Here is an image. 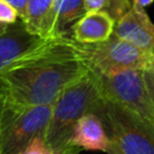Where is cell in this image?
I'll list each match as a JSON object with an SVG mask.
<instances>
[{
  "label": "cell",
  "mask_w": 154,
  "mask_h": 154,
  "mask_svg": "<svg viewBox=\"0 0 154 154\" xmlns=\"http://www.w3.org/2000/svg\"><path fill=\"white\" fill-rule=\"evenodd\" d=\"M89 71L85 51L73 38H45L16 58L0 77L6 99L23 106L53 105L60 93Z\"/></svg>",
  "instance_id": "6da1fadb"
},
{
  "label": "cell",
  "mask_w": 154,
  "mask_h": 154,
  "mask_svg": "<svg viewBox=\"0 0 154 154\" xmlns=\"http://www.w3.org/2000/svg\"><path fill=\"white\" fill-rule=\"evenodd\" d=\"M102 93L95 73L89 71L67 85L52 105V114L46 130L45 142L55 154H77L72 135L77 122L101 99Z\"/></svg>",
  "instance_id": "7a4b0ae2"
},
{
  "label": "cell",
  "mask_w": 154,
  "mask_h": 154,
  "mask_svg": "<svg viewBox=\"0 0 154 154\" xmlns=\"http://www.w3.org/2000/svg\"><path fill=\"white\" fill-rule=\"evenodd\" d=\"M93 113L99 116L111 142L123 154H154V123L103 95Z\"/></svg>",
  "instance_id": "3957f363"
},
{
  "label": "cell",
  "mask_w": 154,
  "mask_h": 154,
  "mask_svg": "<svg viewBox=\"0 0 154 154\" xmlns=\"http://www.w3.org/2000/svg\"><path fill=\"white\" fill-rule=\"evenodd\" d=\"M52 105L23 106L8 101L0 107V154H19L35 138H45Z\"/></svg>",
  "instance_id": "277c9868"
},
{
  "label": "cell",
  "mask_w": 154,
  "mask_h": 154,
  "mask_svg": "<svg viewBox=\"0 0 154 154\" xmlns=\"http://www.w3.org/2000/svg\"><path fill=\"white\" fill-rule=\"evenodd\" d=\"M94 73L103 96L154 123V107L148 94L143 70L122 69Z\"/></svg>",
  "instance_id": "5b68a950"
},
{
  "label": "cell",
  "mask_w": 154,
  "mask_h": 154,
  "mask_svg": "<svg viewBox=\"0 0 154 154\" xmlns=\"http://www.w3.org/2000/svg\"><path fill=\"white\" fill-rule=\"evenodd\" d=\"M83 46L89 69L94 72L122 69L144 70L154 64L149 52L142 51L114 35L103 42Z\"/></svg>",
  "instance_id": "8992f818"
},
{
  "label": "cell",
  "mask_w": 154,
  "mask_h": 154,
  "mask_svg": "<svg viewBox=\"0 0 154 154\" xmlns=\"http://www.w3.org/2000/svg\"><path fill=\"white\" fill-rule=\"evenodd\" d=\"M113 35L149 53L154 48V23L141 7L132 6L117 20Z\"/></svg>",
  "instance_id": "52a82bcc"
},
{
  "label": "cell",
  "mask_w": 154,
  "mask_h": 154,
  "mask_svg": "<svg viewBox=\"0 0 154 154\" xmlns=\"http://www.w3.org/2000/svg\"><path fill=\"white\" fill-rule=\"evenodd\" d=\"M116 22L103 11L85 12L71 30L72 38L82 45H93L108 40L113 35Z\"/></svg>",
  "instance_id": "ba28073f"
},
{
  "label": "cell",
  "mask_w": 154,
  "mask_h": 154,
  "mask_svg": "<svg viewBox=\"0 0 154 154\" xmlns=\"http://www.w3.org/2000/svg\"><path fill=\"white\" fill-rule=\"evenodd\" d=\"M72 146L78 150L84 149L107 153L111 140L99 116L89 112L77 122L72 135Z\"/></svg>",
  "instance_id": "9c48e42d"
},
{
  "label": "cell",
  "mask_w": 154,
  "mask_h": 154,
  "mask_svg": "<svg viewBox=\"0 0 154 154\" xmlns=\"http://www.w3.org/2000/svg\"><path fill=\"white\" fill-rule=\"evenodd\" d=\"M42 40L45 38L30 34L20 19L7 25L5 32L0 35V71Z\"/></svg>",
  "instance_id": "30bf717a"
},
{
  "label": "cell",
  "mask_w": 154,
  "mask_h": 154,
  "mask_svg": "<svg viewBox=\"0 0 154 154\" xmlns=\"http://www.w3.org/2000/svg\"><path fill=\"white\" fill-rule=\"evenodd\" d=\"M84 0H55L53 7L49 38H72V25L85 13Z\"/></svg>",
  "instance_id": "8fae6325"
},
{
  "label": "cell",
  "mask_w": 154,
  "mask_h": 154,
  "mask_svg": "<svg viewBox=\"0 0 154 154\" xmlns=\"http://www.w3.org/2000/svg\"><path fill=\"white\" fill-rule=\"evenodd\" d=\"M55 0H29L25 16L20 19L26 30L41 38H49Z\"/></svg>",
  "instance_id": "7c38bea8"
},
{
  "label": "cell",
  "mask_w": 154,
  "mask_h": 154,
  "mask_svg": "<svg viewBox=\"0 0 154 154\" xmlns=\"http://www.w3.org/2000/svg\"><path fill=\"white\" fill-rule=\"evenodd\" d=\"M85 11H103L107 12L114 22L119 20L131 7L130 0H84Z\"/></svg>",
  "instance_id": "4fadbf2b"
},
{
  "label": "cell",
  "mask_w": 154,
  "mask_h": 154,
  "mask_svg": "<svg viewBox=\"0 0 154 154\" xmlns=\"http://www.w3.org/2000/svg\"><path fill=\"white\" fill-rule=\"evenodd\" d=\"M19 20V14L7 1L0 0V24L10 25Z\"/></svg>",
  "instance_id": "5bb4252c"
},
{
  "label": "cell",
  "mask_w": 154,
  "mask_h": 154,
  "mask_svg": "<svg viewBox=\"0 0 154 154\" xmlns=\"http://www.w3.org/2000/svg\"><path fill=\"white\" fill-rule=\"evenodd\" d=\"M19 154H55V153H53L49 149V147L46 144L42 137H37Z\"/></svg>",
  "instance_id": "9a60e30c"
},
{
  "label": "cell",
  "mask_w": 154,
  "mask_h": 154,
  "mask_svg": "<svg viewBox=\"0 0 154 154\" xmlns=\"http://www.w3.org/2000/svg\"><path fill=\"white\" fill-rule=\"evenodd\" d=\"M143 76L146 81V85L148 89V94L150 97V101L154 107V66H150L148 69L143 70Z\"/></svg>",
  "instance_id": "2e32d148"
},
{
  "label": "cell",
  "mask_w": 154,
  "mask_h": 154,
  "mask_svg": "<svg viewBox=\"0 0 154 154\" xmlns=\"http://www.w3.org/2000/svg\"><path fill=\"white\" fill-rule=\"evenodd\" d=\"M5 1H7L12 7H14V10L19 14V19H22L25 16L29 0H5Z\"/></svg>",
  "instance_id": "e0dca14e"
},
{
  "label": "cell",
  "mask_w": 154,
  "mask_h": 154,
  "mask_svg": "<svg viewBox=\"0 0 154 154\" xmlns=\"http://www.w3.org/2000/svg\"><path fill=\"white\" fill-rule=\"evenodd\" d=\"M132 6H136V7H141V8H146L147 6L152 5L154 2V0H130Z\"/></svg>",
  "instance_id": "ac0fdd59"
},
{
  "label": "cell",
  "mask_w": 154,
  "mask_h": 154,
  "mask_svg": "<svg viewBox=\"0 0 154 154\" xmlns=\"http://www.w3.org/2000/svg\"><path fill=\"white\" fill-rule=\"evenodd\" d=\"M6 100V88H5V83L0 77V106L4 103V101Z\"/></svg>",
  "instance_id": "d6986e66"
},
{
  "label": "cell",
  "mask_w": 154,
  "mask_h": 154,
  "mask_svg": "<svg viewBox=\"0 0 154 154\" xmlns=\"http://www.w3.org/2000/svg\"><path fill=\"white\" fill-rule=\"evenodd\" d=\"M107 154H123V153L120 152V149H119L114 143L111 142V146H109V148H108V150H107Z\"/></svg>",
  "instance_id": "ffe728a7"
},
{
  "label": "cell",
  "mask_w": 154,
  "mask_h": 154,
  "mask_svg": "<svg viewBox=\"0 0 154 154\" xmlns=\"http://www.w3.org/2000/svg\"><path fill=\"white\" fill-rule=\"evenodd\" d=\"M6 28H7V25H4V24H0V35L5 32V30H6Z\"/></svg>",
  "instance_id": "44dd1931"
},
{
  "label": "cell",
  "mask_w": 154,
  "mask_h": 154,
  "mask_svg": "<svg viewBox=\"0 0 154 154\" xmlns=\"http://www.w3.org/2000/svg\"><path fill=\"white\" fill-rule=\"evenodd\" d=\"M150 54H152V58H153V63H154V48L152 49V52H150ZM153 66H154V64H153Z\"/></svg>",
  "instance_id": "7402d4cb"
}]
</instances>
